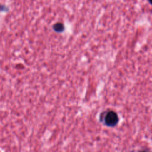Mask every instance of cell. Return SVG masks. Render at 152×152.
<instances>
[{
    "instance_id": "obj_1",
    "label": "cell",
    "mask_w": 152,
    "mask_h": 152,
    "mask_svg": "<svg viewBox=\"0 0 152 152\" xmlns=\"http://www.w3.org/2000/svg\"><path fill=\"white\" fill-rule=\"evenodd\" d=\"M100 121L104 125L108 127H113L118 124L119 117L115 112L112 110H107L101 113Z\"/></svg>"
},
{
    "instance_id": "obj_2",
    "label": "cell",
    "mask_w": 152,
    "mask_h": 152,
    "mask_svg": "<svg viewBox=\"0 0 152 152\" xmlns=\"http://www.w3.org/2000/svg\"><path fill=\"white\" fill-rule=\"evenodd\" d=\"M53 29L56 32L61 33L65 30V26L62 23H56L53 26Z\"/></svg>"
}]
</instances>
